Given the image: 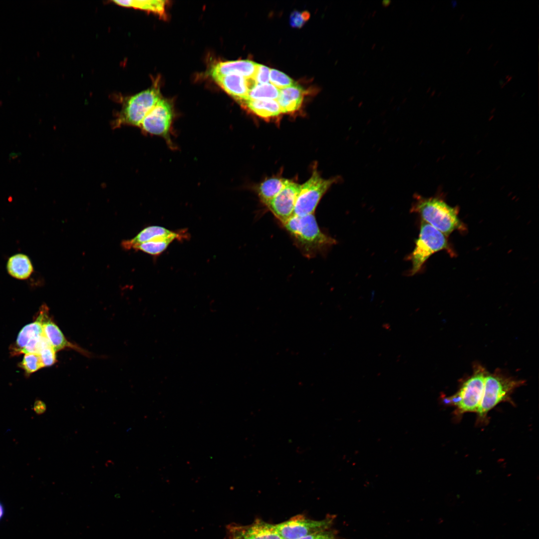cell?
<instances>
[{
    "label": "cell",
    "mask_w": 539,
    "mask_h": 539,
    "mask_svg": "<svg viewBox=\"0 0 539 539\" xmlns=\"http://www.w3.org/2000/svg\"><path fill=\"white\" fill-rule=\"evenodd\" d=\"M283 225L296 246L307 258L324 252L336 243L319 227L314 214L292 215Z\"/></svg>",
    "instance_id": "obj_1"
},
{
    "label": "cell",
    "mask_w": 539,
    "mask_h": 539,
    "mask_svg": "<svg viewBox=\"0 0 539 539\" xmlns=\"http://www.w3.org/2000/svg\"><path fill=\"white\" fill-rule=\"evenodd\" d=\"M411 211L419 214L422 221L446 236L456 230L463 228L456 209L437 198H425L416 195Z\"/></svg>",
    "instance_id": "obj_2"
},
{
    "label": "cell",
    "mask_w": 539,
    "mask_h": 539,
    "mask_svg": "<svg viewBox=\"0 0 539 539\" xmlns=\"http://www.w3.org/2000/svg\"><path fill=\"white\" fill-rule=\"evenodd\" d=\"M524 383L496 371L487 374L485 379L484 387L481 401L477 412L481 418L485 417L488 412L500 403L510 400V396L514 390Z\"/></svg>",
    "instance_id": "obj_3"
},
{
    "label": "cell",
    "mask_w": 539,
    "mask_h": 539,
    "mask_svg": "<svg viewBox=\"0 0 539 539\" xmlns=\"http://www.w3.org/2000/svg\"><path fill=\"white\" fill-rule=\"evenodd\" d=\"M161 99L159 89L155 87L131 96L124 103L114 125L115 127L122 125L139 127L144 117Z\"/></svg>",
    "instance_id": "obj_4"
},
{
    "label": "cell",
    "mask_w": 539,
    "mask_h": 539,
    "mask_svg": "<svg viewBox=\"0 0 539 539\" xmlns=\"http://www.w3.org/2000/svg\"><path fill=\"white\" fill-rule=\"evenodd\" d=\"M447 248L446 236L428 223L422 221L419 237L410 256L412 263L411 275L417 273L433 254Z\"/></svg>",
    "instance_id": "obj_5"
},
{
    "label": "cell",
    "mask_w": 539,
    "mask_h": 539,
    "mask_svg": "<svg viewBox=\"0 0 539 539\" xmlns=\"http://www.w3.org/2000/svg\"><path fill=\"white\" fill-rule=\"evenodd\" d=\"M487 374L484 367L480 365L475 366L473 374L463 384L459 391L450 397L443 399L444 403L455 406L460 414L477 412Z\"/></svg>",
    "instance_id": "obj_6"
},
{
    "label": "cell",
    "mask_w": 539,
    "mask_h": 539,
    "mask_svg": "<svg viewBox=\"0 0 539 539\" xmlns=\"http://www.w3.org/2000/svg\"><path fill=\"white\" fill-rule=\"evenodd\" d=\"M336 180V178H323L315 169L309 179L301 185L293 215L301 216L314 214L321 198Z\"/></svg>",
    "instance_id": "obj_7"
},
{
    "label": "cell",
    "mask_w": 539,
    "mask_h": 539,
    "mask_svg": "<svg viewBox=\"0 0 539 539\" xmlns=\"http://www.w3.org/2000/svg\"><path fill=\"white\" fill-rule=\"evenodd\" d=\"M335 516H328L323 520H313L297 516L278 524L276 530L283 539H298L317 532L330 529Z\"/></svg>",
    "instance_id": "obj_8"
},
{
    "label": "cell",
    "mask_w": 539,
    "mask_h": 539,
    "mask_svg": "<svg viewBox=\"0 0 539 539\" xmlns=\"http://www.w3.org/2000/svg\"><path fill=\"white\" fill-rule=\"evenodd\" d=\"M173 117L171 104L161 98L147 114L139 127L152 135L167 136Z\"/></svg>",
    "instance_id": "obj_9"
},
{
    "label": "cell",
    "mask_w": 539,
    "mask_h": 539,
    "mask_svg": "<svg viewBox=\"0 0 539 539\" xmlns=\"http://www.w3.org/2000/svg\"><path fill=\"white\" fill-rule=\"evenodd\" d=\"M300 186L301 185L288 180L283 188L267 205L282 224L293 215Z\"/></svg>",
    "instance_id": "obj_10"
},
{
    "label": "cell",
    "mask_w": 539,
    "mask_h": 539,
    "mask_svg": "<svg viewBox=\"0 0 539 539\" xmlns=\"http://www.w3.org/2000/svg\"><path fill=\"white\" fill-rule=\"evenodd\" d=\"M213 79L226 92L241 102L247 99L250 90L256 84L252 78L238 74L218 76Z\"/></svg>",
    "instance_id": "obj_11"
},
{
    "label": "cell",
    "mask_w": 539,
    "mask_h": 539,
    "mask_svg": "<svg viewBox=\"0 0 539 539\" xmlns=\"http://www.w3.org/2000/svg\"><path fill=\"white\" fill-rule=\"evenodd\" d=\"M257 64L249 60L221 61L213 66L210 73L213 78L229 74H238L253 79Z\"/></svg>",
    "instance_id": "obj_12"
},
{
    "label": "cell",
    "mask_w": 539,
    "mask_h": 539,
    "mask_svg": "<svg viewBox=\"0 0 539 539\" xmlns=\"http://www.w3.org/2000/svg\"><path fill=\"white\" fill-rule=\"evenodd\" d=\"M48 307L46 305H42L40 308L39 314L36 320L24 326L18 334L15 343L11 347V354L13 355L20 354V351L26 346L28 342L32 337L43 335L42 321Z\"/></svg>",
    "instance_id": "obj_13"
},
{
    "label": "cell",
    "mask_w": 539,
    "mask_h": 539,
    "mask_svg": "<svg viewBox=\"0 0 539 539\" xmlns=\"http://www.w3.org/2000/svg\"><path fill=\"white\" fill-rule=\"evenodd\" d=\"M304 93L302 87L295 83L279 90V96L276 100L281 113H292L298 110L302 103Z\"/></svg>",
    "instance_id": "obj_14"
},
{
    "label": "cell",
    "mask_w": 539,
    "mask_h": 539,
    "mask_svg": "<svg viewBox=\"0 0 539 539\" xmlns=\"http://www.w3.org/2000/svg\"><path fill=\"white\" fill-rule=\"evenodd\" d=\"M244 539H283L277 532L274 525L257 520L250 526H236Z\"/></svg>",
    "instance_id": "obj_15"
},
{
    "label": "cell",
    "mask_w": 539,
    "mask_h": 539,
    "mask_svg": "<svg viewBox=\"0 0 539 539\" xmlns=\"http://www.w3.org/2000/svg\"><path fill=\"white\" fill-rule=\"evenodd\" d=\"M47 311L42 321V330L43 335L55 352L65 348H71L80 350L79 347L69 342L65 338L58 326L48 317Z\"/></svg>",
    "instance_id": "obj_16"
},
{
    "label": "cell",
    "mask_w": 539,
    "mask_h": 539,
    "mask_svg": "<svg viewBox=\"0 0 539 539\" xmlns=\"http://www.w3.org/2000/svg\"><path fill=\"white\" fill-rule=\"evenodd\" d=\"M241 103L255 114L264 119L274 118L281 113L277 100H246Z\"/></svg>",
    "instance_id": "obj_17"
},
{
    "label": "cell",
    "mask_w": 539,
    "mask_h": 539,
    "mask_svg": "<svg viewBox=\"0 0 539 539\" xmlns=\"http://www.w3.org/2000/svg\"><path fill=\"white\" fill-rule=\"evenodd\" d=\"M7 269L12 276L19 279H25L32 272L33 267L26 255L18 254L8 259Z\"/></svg>",
    "instance_id": "obj_18"
},
{
    "label": "cell",
    "mask_w": 539,
    "mask_h": 539,
    "mask_svg": "<svg viewBox=\"0 0 539 539\" xmlns=\"http://www.w3.org/2000/svg\"><path fill=\"white\" fill-rule=\"evenodd\" d=\"M288 180L271 178L262 182L258 189L261 201L266 206L283 188Z\"/></svg>",
    "instance_id": "obj_19"
},
{
    "label": "cell",
    "mask_w": 539,
    "mask_h": 539,
    "mask_svg": "<svg viewBox=\"0 0 539 539\" xmlns=\"http://www.w3.org/2000/svg\"><path fill=\"white\" fill-rule=\"evenodd\" d=\"M116 4L120 6L139 8L151 11L160 15H164L165 13V0H113Z\"/></svg>",
    "instance_id": "obj_20"
},
{
    "label": "cell",
    "mask_w": 539,
    "mask_h": 539,
    "mask_svg": "<svg viewBox=\"0 0 539 539\" xmlns=\"http://www.w3.org/2000/svg\"><path fill=\"white\" fill-rule=\"evenodd\" d=\"M279 94V90L271 84H256L250 90L246 100H276Z\"/></svg>",
    "instance_id": "obj_21"
},
{
    "label": "cell",
    "mask_w": 539,
    "mask_h": 539,
    "mask_svg": "<svg viewBox=\"0 0 539 539\" xmlns=\"http://www.w3.org/2000/svg\"><path fill=\"white\" fill-rule=\"evenodd\" d=\"M171 243L169 242H148L134 245L130 249L140 251L151 256H157L164 252Z\"/></svg>",
    "instance_id": "obj_22"
},
{
    "label": "cell",
    "mask_w": 539,
    "mask_h": 539,
    "mask_svg": "<svg viewBox=\"0 0 539 539\" xmlns=\"http://www.w3.org/2000/svg\"><path fill=\"white\" fill-rule=\"evenodd\" d=\"M20 367L27 374L32 373L43 367L40 357L37 353L25 354Z\"/></svg>",
    "instance_id": "obj_23"
},
{
    "label": "cell",
    "mask_w": 539,
    "mask_h": 539,
    "mask_svg": "<svg viewBox=\"0 0 539 539\" xmlns=\"http://www.w3.org/2000/svg\"><path fill=\"white\" fill-rule=\"evenodd\" d=\"M270 81L271 84L280 89L295 84L293 80L284 73L274 69H270Z\"/></svg>",
    "instance_id": "obj_24"
},
{
    "label": "cell",
    "mask_w": 539,
    "mask_h": 539,
    "mask_svg": "<svg viewBox=\"0 0 539 539\" xmlns=\"http://www.w3.org/2000/svg\"><path fill=\"white\" fill-rule=\"evenodd\" d=\"M56 352L49 342L45 343L40 349L38 355L43 367L52 365L56 362Z\"/></svg>",
    "instance_id": "obj_25"
},
{
    "label": "cell",
    "mask_w": 539,
    "mask_h": 539,
    "mask_svg": "<svg viewBox=\"0 0 539 539\" xmlns=\"http://www.w3.org/2000/svg\"><path fill=\"white\" fill-rule=\"evenodd\" d=\"M310 17V13L307 11L302 12L294 11L289 17L290 25L295 28H300Z\"/></svg>",
    "instance_id": "obj_26"
},
{
    "label": "cell",
    "mask_w": 539,
    "mask_h": 539,
    "mask_svg": "<svg viewBox=\"0 0 539 539\" xmlns=\"http://www.w3.org/2000/svg\"><path fill=\"white\" fill-rule=\"evenodd\" d=\"M270 69L261 64H257L253 79L256 84L267 83L270 81Z\"/></svg>",
    "instance_id": "obj_27"
},
{
    "label": "cell",
    "mask_w": 539,
    "mask_h": 539,
    "mask_svg": "<svg viewBox=\"0 0 539 539\" xmlns=\"http://www.w3.org/2000/svg\"><path fill=\"white\" fill-rule=\"evenodd\" d=\"M337 534V531L330 529L313 533L298 539H344L338 537Z\"/></svg>",
    "instance_id": "obj_28"
},
{
    "label": "cell",
    "mask_w": 539,
    "mask_h": 539,
    "mask_svg": "<svg viewBox=\"0 0 539 539\" xmlns=\"http://www.w3.org/2000/svg\"><path fill=\"white\" fill-rule=\"evenodd\" d=\"M33 410L37 415H41L45 412L46 406L43 401L40 400H36L33 405Z\"/></svg>",
    "instance_id": "obj_29"
},
{
    "label": "cell",
    "mask_w": 539,
    "mask_h": 539,
    "mask_svg": "<svg viewBox=\"0 0 539 539\" xmlns=\"http://www.w3.org/2000/svg\"><path fill=\"white\" fill-rule=\"evenodd\" d=\"M228 539H244L238 530L237 527L231 526L228 527Z\"/></svg>",
    "instance_id": "obj_30"
},
{
    "label": "cell",
    "mask_w": 539,
    "mask_h": 539,
    "mask_svg": "<svg viewBox=\"0 0 539 539\" xmlns=\"http://www.w3.org/2000/svg\"><path fill=\"white\" fill-rule=\"evenodd\" d=\"M4 512V507L2 504L0 502V520L3 516Z\"/></svg>",
    "instance_id": "obj_31"
},
{
    "label": "cell",
    "mask_w": 539,
    "mask_h": 539,
    "mask_svg": "<svg viewBox=\"0 0 539 539\" xmlns=\"http://www.w3.org/2000/svg\"><path fill=\"white\" fill-rule=\"evenodd\" d=\"M391 3V1L390 0H383L382 1V5L384 7L388 6Z\"/></svg>",
    "instance_id": "obj_32"
},
{
    "label": "cell",
    "mask_w": 539,
    "mask_h": 539,
    "mask_svg": "<svg viewBox=\"0 0 539 539\" xmlns=\"http://www.w3.org/2000/svg\"><path fill=\"white\" fill-rule=\"evenodd\" d=\"M451 2L452 6V7L453 8L456 7L457 6V1L456 0H452Z\"/></svg>",
    "instance_id": "obj_33"
},
{
    "label": "cell",
    "mask_w": 539,
    "mask_h": 539,
    "mask_svg": "<svg viewBox=\"0 0 539 539\" xmlns=\"http://www.w3.org/2000/svg\"><path fill=\"white\" fill-rule=\"evenodd\" d=\"M513 77V76H512V75L510 76V77L507 79L506 82L508 83L509 81H510L512 80Z\"/></svg>",
    "instance_id": "obj_34"
},
{
    "label": "cell",
    "mask_w": 539,
    "mask_h": 539,
    "mask_svg": "<svg viewBox=\"0 0 539 539\" xmlns=\"http://www.w3.org/2000/svg\"><path fill=\"white\" fill-rule=\"evenodd\" d=\"M464 15H465V14L464 13H462L461 14V15H460V18H459V20H461L462 19V18L464 17Z\"/></svg>",
    "instance_id": "obj_35"
},
{
    "label": "cell",
    "mask_w": 539,
    "mask_h": 539,
    "mask_svg": "<svg viewBox=\"0 0 539 539\" xmlns=\"http://www.w3.org/2000/svg\"><path fill=\"white\" fill-rule=\"evenodd\" d=\"M507 83H508V82H507L506 81V82H504V83H503V84H502V85H501V88H503V87H504V86H505V85H506V84H507Z\"/></svg>",
    "instance_id": "obj_36"
},
{
    "label": "cell",
    "mask_w": 539,
    "mask_h": 539,
    "mask_svg": "<svg viewBox=\"0 0 539 539\" xmlns=\"http://www.w3.org/2000/svg\"><path fill=\"white\" fill-rule=\"evenodd\" d=\"M435 92H436V90H435V89H434V90H433V91H432L431 92V95H430V96H432L433 95H434V94L435 93Z\"/></svg>",
    "instance_id": "obj_37"
},
{
    "label": "cell",
    "mask_w": 539,
    "mask_h": 539,
    "mask_svg": "<svg viewBox=\"0 0 539 539\" xmlns=\"http://www.w3.org/2000/svg\"><path fill=\"white\" fill-rule=\"evenodd\" d=\"M493 45V43H491V44H490V45H489V46H488V47L487 49H488V50H490V49H491V48L492 47Z\"/></svg>",
    "instance_id": "obj_38"
},
{
    "label": "cell",
    "mask_w": 539,
    "mask_h": 539,
    "mask_svg": "<svg viewBox=\"0 0 539 539\" xmlns=\"http://www.w3.org/2000/svg\"><path fill=\"white\" fill-rule=\"evenodd\" d=\"M471 50H472V48L471 47H469V49H468V50L467 51L466 53L467 54L469 53V52L471 51Z\"/></svg>",
    "instance_id": "obj_39"
},
{
    "label": "cell",
    "mask_w": 539,
    "mask_h": 539,
    "mask_svg": "<svg viewBox=\"0 0 539 539\" xmlns=\"http://www.w3.org/2000/svg\"><path fill=\"white\" fill-rule=\"evenodd\" d=\"M504 82V81H503V80H499V83H500V85H502V84H503V83Z\"/></svg>",
    "instance_id": "obj_40"
},
{
    "label": "cell",
    "mask_w": 539,
    "mask_h": 539,
    "mask_svg": "<svg viewBox=\"0 0 539 539\" xmlns=\"http://www.w3.org/2000/svg\"><path fill=\"white\" fill-rule=\"evenodd\" d=\"M499 62V60H496V61L494 64V66H496Z\"/></svg>",
    "instance_id": "obj_41"
},
{
    "label": "cell",
    "mask_w": 539,
    "mask_h": 539,
    "mask_svg": "<svg viewBox=\"0 0 539 539\" xmlns=\"http://www.w3.org/2000/svg\"><path fill=\"white\" fill-rule=\"evenodd\" d=\"M375 46H376V43H374V44H373L372 45V46H371V49H373L374 48V47H375Z\"/></svg>",
    "instance_id": "obj_42"
},
{
    "label": "cell",
    "mask_w": 539,
    "mask_h": 539,
    "mask_svg": "<svg viewBox=\"0 0 539 539\" xmlns=\"http://www.w3.org/2000/svg\"><path fill=\"white\" fill-rule=\"evenodd\" d=\"M376 13V10H374V11H373V13L372 14V16H374V14H375Z\"/></svg>",
    "instance_id": "obj_43"
},
{
    "label": "cell",
    "mask_w": 539,
    "mask_h": 539,
    "mask_svg": "<svg viewBox=\"0 0 539 539\" xmlns=\"http://www.w3.org/2000/svg\"><path fill=\"white\" fill-rule=\"evenodd\" d=\"M430 90H431V87H429V88H428V89L427 90L426 92H429V91H430Z\"/></svg>",
    "instance_id": "obj_44"
},
{
    "label": "cell",
    "mask_w": 539,
    "mask_h": 539,
    "mask_svg": "<svg viewBox=\"0 0 539 539\" xmlns=\"http://www.w3.org/2000/svg\"><path fill=\"white\" fill-rule=\"evenodd\" d=\"M510 75H509V74H508V75H506V77H505V79H508V78H509V77H510Z\"/></svg>",
    "instance_id": "obj_45"
},
{
    "label": "cell",
    "mask_w": 539,
    "mask_h": 539,
    "mask_svg": "<svg viewBox=\"0 0 539 539\" xmlns=\"http://www.w3.org/2000/svg\"><path fill=\"white\" fill-rule=\"evenodd\" d=\"M435 7V4H434V5H433L432 6V8H431V10H433V9H434V7Z\"/></svg>",
    "instance_id": "obj_46"
},
{
    "label": "cell",
    "mask_w": 539,
    "mask_h": 539,
    "mask_svg": "<svg viewBox=\"0 0 539 539\" xmlns=\"http://www.w3.org/2000/svg\"><path fill=\"white\" fill-rule=\"evenodd\" d=\"M495 30H496V28H494L491 31V33H492Z\"/></svg>",
    "instance_id": "obj_47"
},
{
    "label": "cell",
    "mask_w": 539,
    "mask_h": 539,
    "mask_svg": "<svg viewBox=\"0 0 539 539\" xmlns=\"http://www.w3.org/2000/svg\"><path fill=\"white\" fill-rule=\"evenodd\" d=\"M384 46H382L381 50L382 51L383 49H384Z\"/></svg>",
    "instance_id": "obj_48"
},
{
    "label": "cell",
    "mask_w": 539,
    "mask_h": 539,
    "mask_svg": "<svg viewBox=\"0 0 539 539\" xmlns=\"http://www.w3.org/2000/svg\"><path fill=\"white\" fill-rule=\"evenodd\" d=\"M412 87H410L409 89L408 90V92H410V91L412 90Z\"/></svg>",
    "instance_id": "obj_49"
},
{
    "label": "cell",
    "mask_w": 539,
    "mask_h": 539,
    "mask_svg": "<svg viewBox=\"0 0 539 539\" xmlns=\"http://www.w3.org/2000/svg\"><path fill=\"white\" fill-rule=\"evenodd\" d=\"M441 92H440V93H438V96L440 95L441 94Z\"/></svg>",
    "instance_id": "obj_50"
}]
</instances>
